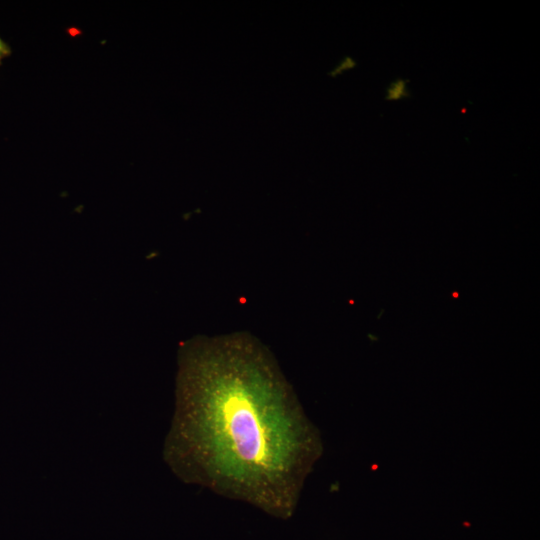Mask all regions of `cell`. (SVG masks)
I'll use <instances>...</instances> for the list:
<instances>
[{"label": "cell", "mask_w": 540, "mask_h": 540, "mask_svg": "<svg viewBox=\"0 0 540 540\" xmlns=\"http://www.w3.org/2000/svg\"><path fill=\"white\" fill-rule=\"evenodd\" d=\"M409 81L397 78L386 87L385 99L388 101H399L410 97Z\"/></svg>", "instance_id": "cell-2"}, {"label": "cell", "mask_w": 540, "mask_h": 540, "mask_svg": "<svg viewBox=\"0 0 540 540\" xmlns=\"http://www.w3.org/2000/svg\"><path fill=\"white\" fill-rule=\"evenodd\" d=\"M10 55H11V48L0 37V65L2 64V61Z\"/></svg>", "instance_id": "cell-3"}, {"label": "cell", "mask_w": 540, "mask_h": 540, "mask_svg": "<svg viewBox=\"0 0 540 540\" xmlns=\"http://www.w3.org/2000/svg\"><path fill=\"white\" fill-rule=\"evenodd\" d=\"M170 456L189 482L291 518L320 433L271 351L249 333L185 348Z\"/></svg>", "instance_id": "cell-1"}]
</instances>
